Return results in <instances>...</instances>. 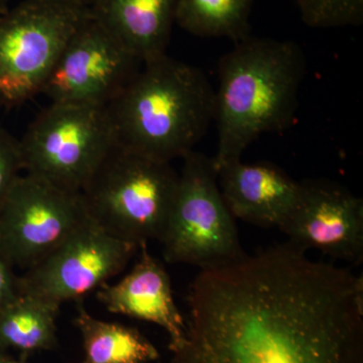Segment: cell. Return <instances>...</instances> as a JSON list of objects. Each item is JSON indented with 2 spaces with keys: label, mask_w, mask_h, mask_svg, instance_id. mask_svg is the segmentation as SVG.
I'll return each instance as SVG.
<instances>
[{
  "label": "cell",
  "mask_w": 363,
  "mask_h": 363,
  "mask_svg": "<svg viewBox=\"0 0 363 363\" xmlns=\"http://www.w3.org/2000/svg\"><path fill=\"white\" fill-rule=\"evenodd\" d=\"M292 243L201 269L171 363H363V278Z\"/></svg>",
  "instance_id": "cell-1"
},
{
  "label": "cell",
  "mask_w": 363,
  "mask_h": 363,
  "mask_svg": "<svg viewBox=\"0 0 363 363\" xmlns=\"http://www.w3.org/2000/svg\"><path fill=\"white\" fill-rule=\"evenodd\" d=\"M305 75L304 52L292 40L250 35L235 43L219 64L215 169L241 160L264 133L286 130L293 123Z\"/></svg>",
  "instance_id": "cell-2"
},
{
  "label": "cell",
  "mask_w": 363,
  "mask_h": 363,
  "mask_svg": "<svg viewBox=\"0 0 363 363\" xmlns=\"http://www.w3.org/2000/svg\"><path fill=\"white\" fill-rule=\"evenodd\" d=\"M214 107L215 91L204 72L166 54L143 64L106 108L119 145L169 162L204 138Z\"/></svg>",
  "instance_id": "cell-3"
},
{
  "label": "cell",
  "mask_w": 363,
  "mask_h": 363,
  "mask_svg": "<svg viewBox=\"0 0 363 363\" xmlns=\"http://www.w3.org/2000/svg\"><path fill=\"white\" fill-rule=\"evenodd\" d=\"M169 162L116 145L80 193L88 216L119 240H161L178 187Z\"/></svg>",
  "instance_id": "cell-4"
},
{
  "label": "cell",
  "mask_w": 363,
  "mask_h": 363,
  "mask_svg": "<svg viewBox=\"0 0 363 363\" xmlns=\"http://www.w3.org/2000/svg\"><path fill=\"white\" fill-rule=\"evenodd\" d=\"M89 13L73 0H25L0 14V104L20 106L40 94Z\"/></svg>",
  "instance_id": "cell-5"
},
{
  "label": "cell",
  "mask_w": 363,
  "mask_h": 363,
  "mask_svg": "<svg viewBox=\"0 0 363 363\" xmlns=\"http://www.w3.org/2000/svg\"><path fill=\"white\" fill-rule=\"evenodd\" d=\"M178 187L161 238L164 259L211 269L235 262L241 247L235 218L224 202L213 160L194 150L183 157Z\"/></svg>",
  "instance_id": "cell-6"
},
{
  "label": "cell",
  "mask_w": 363,
  "mask_h": 363,
  "mask_svg": "<svg viewBox=\"0 0 363 363\" xmlns=\"http://www.w3.org/2000/svg\"><path fill=\"white\" fill-rule=\"evenodd\" d=\"M116 145L106 107L51 104L20 140L23 172L81 193Z\"/></svg>",
  "instance_id": "cell-7"
},
{
  "label": "cell",
  "mask_w": 363,
  "mask_h": 363,
  "mask_svg": "<svg viewBox=\"0 0 363 363\" xmlns=\"http://www.w3.org/2000/svg\"><path fill=\"white\" fill-rule=\"evenodd\" d=\"M89 219L80 193L21 174L0 205V250L30 269Z\"/></svg>",
  "instance_id": "cell-8"
},
{
  "label": "cell",
  "mask_w": 363,
  "mask_h": 363,
  "mask_svg": "<svg viewBox=\"0 0 363 363\" xmlns=\"http://www.w3.org/2000/svg\"><path fill=\"white\" fill-rule=\"evenodd\" d=\"M138 55L90 13L72 35L40 94L51 104L105 106L143 68Z\"/></svg>",
  "instance_id": "cell-9"
},
{
  "label": "cell",
  "mask_w": 363,
  "mask_h": 363,
  "mask_svg": "<svg viewBox=\"0 0 363 363\" xmlns=\"http://www.w3.org/2000/svg\"><path fill=\"white\" fill-rule=\"evenodd\" d=\"M138 247L89 218L56 250L18 276V293L58 307L81 300L123 272Z\"/></svg>",
  "instance_id": "cell-10"
},
{
  "label": "cell",
  "mask_w": 363,
  "mask_h": 363,
  "mask_svg": "<svg viewBox=\"0 0 363 363\" xmlns=\"http://www.w3.org/2000/svg\"><path fill=\"white\" fill-rule=\"evenodd\" d=\"M300 198L279 227L292 243L351 264L363 259V201L333 182H302Z\"/></svg>",
  "instance_id": "cell-11"
},
{
  "label": "cell",
  "mask_w": 363,
  "mask_h": 363,
  "mask_svg": "<svg viewBox=\"0 0 363 363\" xmlns=\"http://www.w3.org/2000/svg\"><path fill=\"white\" fill-rule=\"evenodd\" d=\"M224 202L234 218L255 225L281 226L300 198L302 184L267 162L241 160L216 169Z\"/></svg>",
  "instance_id": "cell-12"
},
{
  "label": "cell",
  "mask_w": 363,
  "mask_h": 363,
  "mask_svg": "<svg viewBox=\"0 0 363 363\" xmlns=\"http://www.w3.org/2000/svg\"><path fill=\"white\" fill-rule=\"evenodd\" d=\"M138 252V262L124 278L98 289V301L114 314L159 325L168 333L173 351L185 337L186 321L177 307L168 272L150 255L147 242L140 243Z\"/></svg>",
  "instance_id": "cell-13"
},
{
  "label": "cell",
  "mask_w": 363,
  "mask_h": 363,
  "mask_svg": "<svg viewBox=\"0 0 363 363\" xmlns=\"http://www.w3.org/2000/svg\"><path fill=\"white\" fill-rule=\"evenodd\" d=\"M177 0H96L91 13L143 64L167 54Z\"/></svg>",
  "instance_id": "cell-14"
},
{
  "label": "cell",
  "mask_w": 363,
  "mask_h": 363,
  "mask_svg": "<svg viewBox=\"0 0 363 363\" xmlns=\"http://www.w3.org/2000/svg\"><path fill=\"white\" fill-rule=\"evenodd\" d=\"M60 307L18 293L0 310V351H20L23 357L51 350L57 344Z\"/></svg>",
  "instance_id": "cell-15"
},
{
  "label": "cell",
  "mask_w": 363,
  "mask_h": 363,
  "mask_svg": "<svg viewBox=\"0 0 363 363\" xmlns=\"http://www.w3.org/2000/svg\"><path fill=\"white\" fill-rule=\"evenodd\" d=\"M75 325L84 347L79 363H150L160 357L156 346L138 329L97 319L83 306H79Z\"/></svg>",
  "instance_id": "cell-16"
},
{
  "label": "cell",
  "mask_w": 363,
  "mask_h": 363,
  "mask_svg": "<svg viewBox=\"0 0 363 363\" xmlns=\"http://www.w3.org/2000/svg\"><path fill=\"white\" fill-rule=\"evenodd\" d=\"M253 0H177L175 23L201 38H227L234 43L250 35Z\"/></svg>",
  "instance_id": "cell-17"
},
{
  "label": "cell",
  "mask_w": 363,
  "mask_h": 363,
  "mask_svg": "<svg viewBox=\"0 0 363 363\" xmlns=\"http://www.w3.org/2000/svg\"><path fill=\"white\" fill-rule=\"evenodd\" d=\"M306 25L315 28L359 26L363 0H294Z\"/></svg>",
  "instance_id": "cell-18"
},
{
  "label": "cell",
  "mask_w": 363,
  "mask_h": 363,
  "mask_svg": "<svg viewBox=\"0 0 363 363\" xmlns=\"http://www.w3.org/2000/svg\"><path fill=\"white\" fill-rule=\"evenodd\" d=\"M23 172L20 140L0 130V205Z\"/></svg>",
  "instance_id": "cell-19"
},
{
  "label": "cell",
  "mask_w": 363,
  "mask_h": 363,
  "mask_svg": "<svg viewBox=\"0 0 363 363\" xmlns=\"http://www.w3.org/2000/svg\"><path fill=\"white\" fill-rule=\"evenodd\" d=\"M13 269L0 250V310L18 294V277Z\"/></svg>",
  "instance_id": "cell-20"
},
{
  "label": "cell",
  "mask_w": 363,
  "mask_h": 363,
  "mask_svg": "<svg viewBox=\"0 0 363 363\" xmlns=\"http://www.w3.org/2000/svg\"><path fill=\"white\" fill-rule=\"evenodd\" d=\"M0 363H30L26 362V357H21V359L9 357L6 352H0Z\"/></svg>",
  "instance_id": "cell-21"
},
{
  "label": "cell",
  "mask_w": 363,
  "mask_h": 363,
  "mask_svg": "<svg viewBox=\"0 0 363 363\" xmlns=\"http://www.w3.org/2000/svg\"><path fill=\"white\" fill-rule=\"evenodd\" d=\"M73 1L78 2V4H83V6L89 7L90 9V7L95 4V1H96V0H73Z\"/></svg>",
  "instance_id": "cell-22"
},
{
  "label": "cell",
  "mask_w": 363,
  "mask_h": 363,
  "mask_svg": "<svg viewBox=\"0 0 363 363\" xmlns=\"http://www.w3.org/2000/svg\"><path fill=\"white\" fill-rule=\"evenodd\" d=\"M9 0H0V14L6 13L9 11L7 9V4H9Z\"/></svg>",
  "instance_id": "cell-23"
},
{
  "label": "cell",
  "mask_w": 363,
  "mask_h": 363,
  "mask_svg": "<svg viewBox=\"0 0 363 363\" xmlns=\"http://www.w3.org/2000/svg\"><path fill=\"white\" fill-rule=\"evenodd\" d=\"M0 352H1V351H0Z\"/></svg>",
  "instance_id": "cell-24"
}]
</instances>
